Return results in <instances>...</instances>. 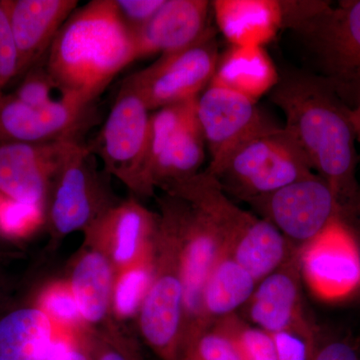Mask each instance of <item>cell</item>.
Wrapping results in <instances>:
<instances>
[{
	"label": "cell",
	"instance_id": "1",
	"mask_svg": "<svg viewBox=\"0 0 360 360\" xmlns=\"http://www.w3.org/2000/svg\"><path fill=\"white\" fill-rule=\"evenodd\" d=\"M270 99L283 110L285 127L309 158L312 169L330 187L343 212L359 205L357 153L350 108L322 78L279 77Z\"/></svg>",
	"mask_w": 360,
	"mask_h": 360
},
{
	"label": "cell",
	"instance_id": "2",
	"mask_svg": "<svg viewBox=\"0 0 360 360\" xmlns=\"http://www.w3.org/2000/svg\"><path fill=\"white\" fill-rule=\"evenodd\" d=\"M134 60V37L115 1L92 0L77 7L59 30L45 65L63 97L94 103Z\"/></svg>",
	"mask_w": 360,
	"mask_h": 360
},
{
	"label": "cell",
	"instance_id": "3",
	"mask_svg": "<svg viewBox=\"0 0 360 360\" xmlns=\"http://www.w3.org/2000/svg\"><path fill=\"white\" fill-rule=\"evenodd\" d=\"M283 27L314 56L322 79L352 110L360 103V0L281 1Z\"/></svg>",
	"mask_w": 360,
	"mask_h": 360
},
{
	"label": "cell",
	"instance_id": "4",
	"mask_svg": "<svg viewBox=\"0 0 360 360\" xmlns=\"http://www.w3.org/2000/svg\"><path fill=\"white\" fill-rule=\"evenodd\" d=\"M160 189L191 201L207 213L221 234L225 251L257 283L297 250L274 224L234 205L217 179L206 172Z\"/></svg>",
	"mask_w": 360,
	"mask_h": 360
},
{
	"label": "cell",
	"instance_id": "5",
	"mask_svg": "<svg viewBox=\"0 0 360 360\" xmlns=\"http://www.w3.org/2000/svg\"><path fill=\"white\" fill-rule=\"evenodd\" d=\"M153 281L137 316L142 340L160 360H179L184 350V285L179 231L158 200Z\"/></svg>",
	"mask_w": 360,
	"mask_h": 360
},
{
	"label": "cell",
	"instance_id": "6",
	"mask_svg": "<svg viewBox=\"0 0 360 360\" xmlns=\"http://www.w3.org/2000/svg\"><path fill=\"white\" fill-rule=\"evenodd\" d=\"M314 174L295 137L269 123L243 142L213 177L227 195L248 202Z\"/></svg>",
	"mask_w": 360,
	"mask_h": 360
},
{
	"label": "cell",
	"instance_id": "7",
	"mask_svg": "<svg viewBox=\"0 0 360 360\" xmlns=\"http://www.w3.org/2000/svg\"><path fill=\"white\" fill-rule=\"evenodd\" d=\"M111 176L96 163L84 142L75 143L54 177L45 205V224L53 245L75 232L86 231L118 200Z\"/></svg>",
	"mask_w": 360,
	"mask_h": 360
},
{
	"label": "cell",
	"instance_id": "8",
	"mask_svg": "<svg viewBox=\"0 0 360 360\" xmlns=\"http://www.w3.org/2000/svg\"><path fill=\"white\" fill-rule=\"evenodd\" d=\"M205 149L195 99L155 110L149 120L142 198L153 196L156 188L198 174L205 162Z\"/></svg>",
	"mask_w": 360,
	"mask_h": 360
},
{
	"label": "cell",
	"instance_id": "9",
	"mask_svg": "<svg viewBox=\"0 0 360 360\" xmlns=\"http://www.w3.org/2000/svg\"><path fill=\"white\" fill-rule=\"evenodd\" d=\"M219 54L212 27L195 44L161 56L125 82L141 96L149 111L198 98L212 82Z\"/></svg>",
	"mask_w": 360,
	"mask_h": 360
},
{
	"label": "cell",
	"instance_id": "10",
	"mask_svg": "<svg viewBox=\"0 0 360 360\" xmlns=\"http://www.w3.org/2000/svg\"><path fill=\"white\" fill-rule=\"evenodd\" d=\"M158 200L172 212L179 231L184 285V349L195 335L203 288L225 250L224 243L207 213L191 201L167 193H163Z\"/></svg>",
	"mask_w": 360,
	"mask_h": 360
},
{
	"label": "cell",
	"instance_id": "11",
	"mask_svg": "<svg viewBox=\"0 0 360 360\" xmlns=\"http://www.w3.org/2000/svg\"><path fill=\"white\" fill-rule=\"evenodd\" d=\"M150 115L141 96L124 80L98 137L89 146L103 161V169L137 196H142Z\"/></svg>",
	"mask_w": 360,
	"mask_h": 360
},
{
	"label": "cell",
	"instance_id": "12",
	"mask_svg": "<svg viewBox=\"0 0 360 360\" xmlns=\"http://www.w3.org/2000/svg\"><path fill=\"white\" fill-rule=\"evenodd\" d=\"M248 203L296 248L319 236L345 212L330 187L316 174Z\"/></svg>",
	"mask_w": 360,
	"mask_h": 360
},
{
	"label": "cell",
	"instance_id": "13",
	"mask_svg": "<svg viewBox=\"0 0 360 360\" xmlns=\"http://www.w3.org/2000/svg\"><path fill=\"white\" fill-rule=\"evenodd\" d=\"M96 118V103L63 97L49 105L32 108L11 94H4L0 97V144L84 142Z\"/></svg>",
	"mask_w": 360,
	"mask_h": 360
},
{
	"label": "cell",
	"instance_id": "14",
	"mask_svg": "<svg viewBox=\"0 0 360 360\" xmlns=\"http://www.w3.org/2000/svg\"><path fill=\"white\" fill-rule=\"evenodd\" d=\"M303 283L319 300L338 302L360 290V248L342 219L298 248Z\"/></svg>",
	"mask_w": 360,
	"mask_h": 360
},
{
	"label": "cell",
	"instance_id": "15",
	"mask_svg": "<svg viewBox=\"0 0 360 360\" xmlns=\"http://www.w3.org/2000/svg\"><path fill=\"white\" fill-rule=\"evenodd\" d=\"M196 115L210 156L205 172L212 176L243 142L269 123L257 101L212 84L198 96Z\"/></svg>",
	"mask_w": 360,
	"mask_h": 360
},
{
	"label": "cell",
	"instance_id": "16",
	"mask_svg": "<svg viewBox=\"0 0 360 360\" xmlns=\"http://www.w3.org/2000/svg\"><path fill=\"white\" fill-rule=\"evenodd\" d=\"M158 222V214L136 198L120 200L84 231V245L99 251L117 271L153 250Z\"/></svg>",
	"mask_w": 360,
	"mask_h": 360
},
{
	"label": "cell",
	"instance_id": "17",
	"mask_svg": "<svg viewBox=\"0 0 360 360\" xmlns=\"http://www.w3.org/2000/svg\"><path fill=\"white\" fill-rule=\"evenodd\" d=\"M75 143L0 144V194L45 208L54 177Z\"/></svg>",
	"mask_w": 360,
	"mask_h": 360
},
{
	"label": "cell",
	"instance_id": "18",
	"mask_svg": "<svg viewBox=\"0 0 360 360\" xmlns=\"http://www.w3.org/2000/svg\"><path fill=\"white\" fill-rule=\"evenodd\" d=\"M18 56V77L46 58L59 30L77 0H2Z\"/></svg>",
	"mask_w": 360,
	"mask_h": 360
},
{
	"label": "cell",
	"instance_id": "19",
	"mask_svg": "<svg viewBox=\"0 0 360 360\" xmlns=\"http://www.w3.org/2000/svg\"><path fill=\"white\" fill-rule=\"evenodd\" d=\"M298 250L281 266L258 281L245 305V321L269 335L311 321L305 314Z\"/></svg>",
	"mask_w": 360,
	"mask_h": 360
},
{
	"label": "cell",
	"instance_id": "20",
	"mask_svg": "<svg viewBox=\"0 0 360 360\" xmlns=\"http://www.w3.org/2000/svg\"><path fill=\"white\" fill-rule=\"evenodd\" d=\"M210 7L206 0H165L134 34L136 58L167 56L195 44L210 30Z\"/></svg>",
	"mask_w": 360,
	"mask_h": 360
},
{
	"label": "cell",
	"instance_id": "21",
	"mask_svg": "<svg viewBox=\"0 0 360 360\" xmlns=\"http://www.w3.org/2000/svg\"><path fill=\"white\" fill-rule=\"evenodd\" d=\"M115 270L99 251L82 245L72 258L68 279L85 323L92 330L108 328L113 322L111 297Z\"/></svg>",
	"mask_w": 360,
	"mask_h": 360
},
{
	"label": "cell",
	"instance_id": "22",
	"mask_svg": "<svg viewBox=\"0 0 360 360\" xmlns=\"http://www.w3.org/2000/svg\"><path fill=\"white\" fill-rule=\"evenodd\" d=\"M58 333L33 302L0 307V360H45Z\"/></svg>",
	"mask_w": 360,
	"mask_h": 360
},
{
	"label": "cell",
	"instance_id": "23",
	"mask_svg": "<svg viewBox=\"0 0 360 360\" xmlns=\"http://www.w3.org/2000/svg\"><path fill=\"white\" fill-rule=\"evenodd\" d=\"M257 284V279L248 270L225 250L222 251L203 288L200 321L194 336L225 317L238 314L250 300Z\"/></svg>",
	"mask_w": 360,
	"mask_h": 360
},
{
	"label": "cell",
	"instance_id": "24",
	"mask_svg": "<svg viewBox=\"0 0 360 360\" xmlns=\"http://www.w3.org/2000/svg\"><path fill=\"white\" fill-rule=\"evenodd\" d=\"M219 30L236 46H262L283 27V8L276 0L212 2Z\"/></svg>",
	"mask_w": 360,
	"mask_h": 360
},
{
	"label": "cell",
	"instance_id": "25",
	"mask_svg": "<svg viewBox=\"0 0 360 360\" xmlns=\"http://www.w3.org/2000/svg\"><path fill=\"white\" fill-rule=\"evenodd\" d=\"M278 79V73L262 46L232 45L219 56L210 84L234 90L257 101L265 92L271 91Z\"/></svg>",
	"mask_w": 360,
	"mask_h": 360
},
{
	"label": "cell",
	"instance_id": "26",
	"mask_svg": "<svg viewBox=\"0 0 360 360\" xmlns=\"http://www.w3.org/2000/svg\"><path fill=\"white\" fill-rule=\"evenodd\" d=\"M155 243L153 250L134 264L115 271L111 297V314L118 324L137 319L153 281Z\"/></svg>",
	"mask_w": 360,
	"mask_h": 360
},
{
	"label": "cell",
	"instance_id": "27",
	"mask_svg": "<svg viewBox=\"0 0 360 360\" xmlns=\"http://www.w3.org/2000/svg\"><path fill=\"white\" fill-rule=\"evenodd\" d=\"M33 303L58 328L75 333L90 329L80 314L77 300L66 278L56 279L45 284L35 296Z\"/></svg>",
	"mask_w": 360,
	"mask_h": 360
},
{
	"label": "cell",
	"instance_id": "28",
	"mask_svg": "<svg viewBox=\"0 0 360 360\" xmlns=\"http://www.w3.org/2000/svg\"><path fill=\"white\" fill-rule=\"evenodd\" d=\"M212 326L231 338L240 360H277L271 335L238 314L229 315Z\"/></svg>",
	"mask_w": 360,
	"mask_h": 360
},
{
	"label": "cell",
	"instance_id": "29",
	"mask_svg": "<svg viewBox=\"0 0 360 360\" xmlns=\"http://www.w3.org/2000/svg\"><path fill=\"white\" fill-rule=\"evenodd\" d=\"M45 222L44 206L11 200L0 194V236L8 239L27 238Z\"/></svg>",
	"mask_w": 360,
	"mask_h": 360
},
{
	"label": "cell",
	"instance_id": "30",
	"mask_svg": "<svg viewBox=\"0 0 360 360\" xmlns=\"http://www.w3.org/2000/svg\"><path fill=\"white\" fill-rule=\"evenodd\" d=\"M270 335L277 360H314L322 338L311 321Z\"/></svg>",
	"mask_w": 360,
	"mask_h": 360
},
{
	"label": "cell",
	"instance_id": "31",
	"mask_svg": "<svg viewBox=\"0 0 360 360\" xmlns=\"http://www.w3.org/2000/svg\"><path fill=\"white\" fill-rule=\"evenodd\" d=\"M117 322L94 331L92 360H144L141 348Z\"/></svg>",
	"mask_w": 360,
	"mask_h": 360
},
{
	"label": "cell",
	"instance_id": "32",
	"mask_svg": "<svg viewBox=\"0 0 360 360\" xmlns=\"http://www.w3.org/2000/svg\"><path fill=\"white\" fill-rule=\"evenodd\" d=\"M179 360H240L233 342L215 326L187 342Z\"/></svg>",
	"mask_w": 360,
	"mask_h": 360
},
{
	"label": "cell",
	"instance_id": "33",
	"mask_svg": "<svg viewBox=\"0 0 360 360\" xmlns=\"http://www.w3.org/2000/svg\"><path fill=\"white\" fill-rule=\"evenodd\" d=\"M45 59L26 73L20 86L11 94L14 98L26 105L42 108L61 99L54 96L56 91L61 92L47 71Z\"/></svg>",
	"mask_w": 360,
	"mask_h": 360
},
{
	"label": "cell",
	"instance_id": "34",
	"mask_svg": "<svg viewBox=\"0 0 360 360\" xmlns=\"http://www.w3.org/2000/svg\"><path fill=\"white\" fill-rule=\"evenodd\" d=\"M94 331L75 333L58 328V333L45 360H92Z\"/></svg>",
	"mask_w": 360,
	"mask_h": 360
},
{
	"label": "cell",
	"instance_id": "35",
	"mask_svg": "<svg viewBox=\"0 0 360 360\" xmlns=\"http://www.w3.org/2000/svg\"><path fill=\"white\" fill-rule=\"evenodd\" d=\"M18 56L6 9L0 1V97L2 90L18 77Z\"/></svg>",
	"mask_w": 360,
	"mask_h": 360
},
{
	"label": "cell",
	"instance_id": "36",
	"mask_svg": "<svg viewBox=\"0 0 360 360\" xmlns=\"http://www.w3.org/2000/svg\"><path fill=\"white\" fill-rule=\"evenodd\" d=\"M118 15L132 34L153 18L165 0H113Z\"/></svg>",
	"mask_w": 360,
	"mask_h": 360
},
{
	"label": "cell",
	"instance_id": "37",
	"mask_svg": "<svg viewBox=\"0 0 360 360\" xmlns=\"http://www.w3.org/2000/svg\"><path fill=\"white\" fill-rule=\"evenodd\" d=\"M314 360H360V345L347 338H322Z\"/></svg>",
	"mask_w": 360,
	"mask_h": 360
},
{
	"label": "cell",
	"instance_id": "38",
	"mask_svg": "<svg viewBox=\"0 0 360 360\" xmlns=\"http://www.w3.org/2000/svg\"><path fill=\"white\" fill-rule=\"evenodd\" d=\"M349 115L355 135H356V141L360 143V103L354 108L350 110Z\"/></svg>",
	"mask_w": 360,
	"mask_h": 360
},
{
	"label": "cell",
	"instance_id": "39",
	"mask_svg": "<svg viewBox=\"0 0 360 360\" xmlns=\"http://www.w3.org/2000/svg\"><path fill=\"white\" fill-rule=\"evenodd\" d=\"M1 253V252H0ZM0 262H1V259H0ZM4 272H2L1 270V262H0V296H1L2 291H4ZM1 302H0V307H1Z\"/></svg>",
	"mask_w": 360,
	"mask_h": 360
}]
</instances>
